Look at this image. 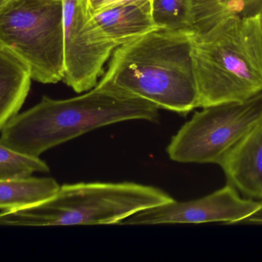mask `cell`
<instances>
[{
	"instance_id": "obj_16",
	"label": "cell",
	"mask_w": 262,
	"mask_h": 262,
	"mask_svg": "<svg viewBox=\"0 0 262 262\" xmlns=\"http://www.w3.org/2000/svg\"><path fill=\"white\" fill-rule=\"evenodd\" d=\"M131 0H86L88 8L91 14L97 13L107 8L126 3Z\"/></svg>"
},
{
	"instance_id": "obj_3",
	"label": "cell",
	"mask_w": 262,
	"mask_h": 262,
	"mask_svg": "<svg viewBox=\"0 0 262 262\" xmlns=\"http://www.w3.org/2000/svg\"><path fill=\"white\" fill-rule=\"evenodd\" d=\"M198 108L242 103L262 92V14L231 16L192 36Z\"/></svg>"
},
{
	"instance_id": "obj_5",
	"label": "cell",
	"mask_w": 262,
	"mask_h": 262,
	"mask_svg": "<svg viewBox=\"0 0 262 262\" xmlns=\"http://www.w3.org/2000/svg\"><path fill=\"white\" fill-rule=\"evenodd\" d=\"M0 46L27 65L32 79L44 84L62 80V0H11L0 10Z\"/></svg>"
},
{
	"instance_id": "obj_4",
	"label": "cell",
	"mask_w": 262,
	"mask_h": 262,
	"mask_svg": "<svg viewBox=\"0 0 262 262\" xmlns=\"http://www.w3.org/2000/svg\"><path fill=\"white\" fill-rule=\"evenodd\" d=\"M174 200L161 189L134 183H81L60 186L49 199L3 211L0 225L95 226L121 224L145 209Z\"/></svg>"
},
{
	"instance_id": "obj_17",
	"label": "cell",
	"mask_w": 262,
	"mask_h": 262,
	"mask_svg": "<svg viewBox=\"0 0 262 262\" xmlns=\"http://www.w3.org/2000/svg\"><path fill=\"white\" fill-rule=\"evenodd\" d=\"M245 223H253V224L262 225V200L261 205L258 210L255 211L252 215L246 218Z\"/></svg>"
},
{
	"instance_id": "obj_15",
	"label": "cell",
	"mask_w": 262,
	"mask_h": 262,
	"mask_svg": "<svg viewBox=\"0 0 262 262\" xmlns=\"http://www.w3.org/2000/svg\"><path fill=\"white\" fill-rule=\"evenodd\" d=\"M49 172V166L39 158L15 152L0 142V180L28 178L37 172Z\"/></svg>"
},
{
	"instance_id": "obj_14",
	"label": "cell",
	"mask_w": 262,
	"mask_h": 262,
	"mask_svg": "<svg viewBox=\"0 0 262 262\" xmlns=\"http://www.w3.org/2000/svg\"><path fill=\"white\" fill-rule=\"evenodd\" d=\"M152 14L160 29L194 32L192 0H152Z\"/></svg>"
},
{
	"instance_id": "obj_12",
	"label": "cell",
	"mask_w": 262,
	"mask_h": 262,
	"mask_svg": "<svg viewBox=\"0 0 262 262\" xmlns=\"http://www.w3.org/2000/svg\"><path fill=\"white\" fill-rule=\"evenodd\" d=\"M262 14V0H192L195 33H203L231 16Z\"/></svg>"
},
{
	"instance_id": "obj_2",
	"label": "cell",
	"mask_w": 262,
	"mask_h": 262,
	"mask_svg": "<svg viewBox=\"0 0 262 262\" xmlns=\"http://www.w3.org/2000/svg\"><path fill=\"white\" fill-rule=\"evenodd\" d=\"M193 33L160 29L119 46L99 84L186 115L199 103Z\"/></svg>"
},
{
	"instance_id": "obj_8",
	"label": "cell",
	"mask_w": 262,
	"mask_h": 262,
	"mask_svg": "<svg viewBox=\"0 0 262 262\" xmlns=\"http://www.w3.org/2000/svg\"><path fill=\"white\" fill-rule=\"evenodd\" d=\"M261 201L245 199L228 183L210 195L189 201L172 200L166 204L140 211L121 225L201 224L224 223L236 224L259 209Z\"/></svg>"
},
{
	"instance_id": "obj_6",
	"label": "cell",
	"mask_w": 262,
	"mask_h": 262,
	"mask_svg": "<svg viewBox=\"0 0 262 262\" xmlns=\"http://www.w3.org/2000/svg\"><path fill=\"white\" fill-rule=\"evenodd\" d=\"M262 122V92L242 103L203 108L171 138L167 154L180 163L220 165Z\"/></svg>"
},
{
	"instance_id": "obj_10",
	"label": "cell",
	"mask_w": 262,
	"mask_h": 262,
	"mask_svg": "<svg viewBox=\"0 0 262 262\" xmlns=\"http://www.w3.org/2000/svg\"><path fill=\"white\" fill-rule=\"evenodd\" d=\"M106 38L119 46L160 29L152 14V0H131L92 14Z\"/></svg>"
},
{
	"instance_id": "obj_9",
	"label": "cell",
	"mask_w": 262,
	"mask_h": 262,
	"mask_svg": "<svg viewBox=\"0 0 262 262\" xmlns=\"http://www.w3.org/2000/svg\"><path fill=\"white\" fill-rule=\"evenodd\" d=\"M220 166L229 184L262 200V122L225 155Z\"/></svg>"
},
{
	"instance_id": "obj_18",
	"label": "cell",
	"mask_w": 262,
	"mask_h": 262,
	"mask_svg": "<svg viewBox=\"0 0 262 262\" xmlns=\"http://www.w3.org/2000/svg\"><path fill=\"white\" fill-rule=\"evenodd\" d=\"M10 1L11 0H0V10Z\"/></svg>"
},
{
	"instance_id": "obj_1",
	"label": "cell",
	"mask_w": 262,
	"mask_h": 262,
	"mask_svg": "<svg viewBox=\"0 0 262 262\" xmlns=\"http://www.w3.org/2000/svg\"><path fill=\"white\" fill-rule=\"evenodd\" d=\"M159 108L115 88L97 84L80 96L53 99L12 117L1 130L0 142L33 158L98 128L130 120H159Z\"/></svg>"
},
{
	"instance_id": "obj_13",
	"label": "cell",
	"mask_w": 262,
	"mask_h": 262,
	"mask_svg": "<svg viewBox=\"0 0 262 262\" xmlns=\"http://www.w3.org/2000/svg\"><path fill=\"white\" fill-rule=\"evenodd\" d=\"M59 189L52 178L0 180V209L12 210L41 203L56 195Z\"/></svg>"
},
{
	"instance_id": "obj_7",
	"label": "cell",
	"mask_w": 262,
	"mask_h": 262,
	"mask_svg": "<svg viewBox=\"0 0 262 262\" xmlns=\"http://www.w3.org/2000/svg\"><path fill=\"white\" fill-rule=\"evenodd\" d=\"M64 25L63 81L81 93L94 89L104 64L118 48L104 36L89 12L86 0H62Z\"/></svg>"
},
{
	"instance_id": "obj_11",
	"label": "cell",
	"mask_w": 262,
	"mask_h": 262,
	"mask_svg": "<svg viewBox=\"0 0 262 262\" xmlns=\"http://www.w3.org/2000/svg\"><path fill=\"white\" fill-rule=\"evenodd\" d=\"M31 80L27 65L0 46V131L18 114L30 90Z\"/></svg>"
}]
</instances>
